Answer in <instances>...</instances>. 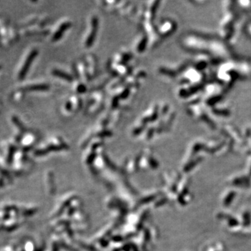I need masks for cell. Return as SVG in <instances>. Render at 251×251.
I'll list each match as a JSON object with an SVG mask.
<instances>
[{
  "instance_id": "4",
  "label": "cell",
  "mask_w": 251,
  "mask_h": 251,
  "mask_svg": "<svg viewBox=\"0 0 251 251\" xmlns=\"http://www.w3.org/2000/svg\"><path fill=\"white\" fill-rule=\"evenodd\" d=\"M53 73L54 75H57V76L58 77H61V78L66 80L67 81L71 82L73 80V78H72V77L69 75V74L66 73L65 72L59 71V70H54L53 73Z\"/></svg>"
},
{
  "instance_id": "1",
  "label": "cell",
  "mask_w": 251,
  "mask_h": 251,
  "mask_svg": "<svg viewBox=\"0 0 251 251\" xmlns=\"http://www.w3.org/2000/svg\"><path fill=\"white\" fill-rule=\"evenodd\" d=\"M97 30H98V20L96 17H94L92 20V30L86 41V46L87 47H90L92 45L95 37H96Z\"/></svg>"
},
{
  "instance_id": "7",
  "label": "cell",
  "mask_w": 251,
  "mask_h": 251,
  "mask_svg": "<svg viewBox=\"0 0 251 251\" xmlns=\"http://www.w3.org/2000/svg\"><path fill=\"white\" fill-rule=\"evenodd\" d=\"M77 91H78L79 92H84V91H85V87L84 86V85H80V86L77 88Z\"/></svg>"
},
{
  "instance_id": "6",
  "label": "cell",
  "mask_w": 251,
  "mask_h": 251,
  "mask_svg": "<svg viewBox=\"0 0 251 251\" xmlns=\"http://www.w3.org/2000/svg\"><path fill=\"white\" fill-rule=\"evenodd\" d=\"M128 94H129V89H126L123 91V92H122V94H121L120 97L122 98H125L128 96Z\"/></svg>"
},
{
  "instance_id": "3",
  "label": "cell",
  "mask_w": 251,
  "mask_h": 251,
  "mask_svg": "<svg viewBox=\"0 0 251 251\" xmlns=\"http://www.w3.org/2000/svg\"><path fill=\"white\" fill-rule=\"evenodd\" d=\"M70 26H71V23L69 22H65V23H64V24H62L61 25V27H59V30H58L57 32H56L55 34L54 35L53 38H52L53 41L59 40L60 38V37L62 36V34H63L64 31H65L66 30H67V29L69 28Z\"/></svg>"
},
{
  "instance_id": "2",
  "label": "cell",
  "mask_w": 251,
  "mask_h": 251,
  "mask_svg": "<svg viewBox=\"0 0 251 251\" xmlns=\"http://www.w3.org/2000/svg\"><path fill=\"white\" fill-rule=\"evenodd\" d=\"M37 54V52L36 50H34V51H32L31 52V54H30V56H29L28 58H27L26 62H25L24 67H23V69H22V71L20 72V77H22L24 76L25 75V73H26V72L27 71V69H29V67H30L31 63H32V61L33 60V59L36 57Z\"/></svg>"
},
{
  "instance_id": "5",
  "label": "cell",
  "mask_w": 251,
  "mask_h": 251,
  "mask_svg": "<svg viewBox=\"0 0 251 251\" xmlns=\"http://www.w3.org/2000/svg\"><path fill=\"white\" fill-rule=\"evenodd\" d=\"M147 38H144L142 40V41L140 43L139 46H138L137 50L138 52H142L144 50H145V48L146 47V45H147Z\"/></svg>"
}]
</instances>
